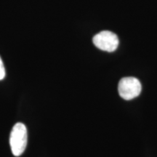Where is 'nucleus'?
Segmentation results:
<instances>
[{
  "label": "nucleus",
  "mask_w": 157,
  "mask_h": 157,
  "mask_svg": "<svg viewBox=\"0 0 157 157\" xmlns=\"http://www.w3.org/2000/svg\"><path fill=\"white\" fill-rule=\"evenodd\" d=\"M5 76V68L4 66V63L0 57V80H2Z\"/></svg>",
  "instance_id": "20e7f679"
},
{
  "label": "nucleus",
  "mask_w": 157,
  "mask_h": 157,
  "mask_svg": "<svg viewBox=\"0 0 157 157\" xmlns=\"http://www.w3.org/2000/svg\"><path fill=\"white\" fill-rule=\"evenodd\" d=\"M27 129L24 124L16 123L13 126L10 137V145L13 154L19 156L23 154L27 146Z\"/></svg>",
  "instance_id": "f257e3e1"
},
{
  "label": "nucleus",
  "mask_w": 157,
  "mask_h": 157,
  "mask_svg": "<svg viewBox=\"0 0 157 157\" xmlns=\"http://www.w3.org/2000/svg\"><path fill=\"white\" fill-rule=\"evenodd\" d=\"M142 86L140 81L135 77H124L119 81L118 91L123 99L129 101L139 96Z\"/></svg>",
  "instance_id": "f03ea898"
},
{
  "label": "nucleus",
  "mask_w": 157,
  "mask_h": 157,
  "mask_svg": "<svg viewBox=\"0 0 157 157\" xmlns=\"http://www.w3.org/2000/svg\"><path fill=\"white\" fill-rule=\"evenodd\" d=\"M93 44L103 51L112 52L119 46V39L117 34L109 31H103L93 37Z\"/></svg>",
  "instance_id": "7ed1b4c3"
}]
</instances>
